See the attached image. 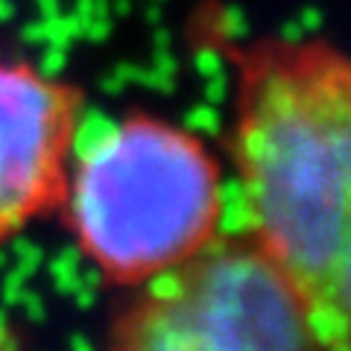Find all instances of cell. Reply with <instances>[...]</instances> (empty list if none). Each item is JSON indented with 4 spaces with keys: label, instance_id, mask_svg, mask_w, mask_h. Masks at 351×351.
Here are the masks:
<instances>
[{
    "label": "cell",
    "instance_id": "1",
    "mask_svg": "<svg viewBox=\"0 0 351 351\" xmlns=\"http://www.w3.org/2000/svg\"><path fill=\"white\" fill-rule=\"evenodd\" d=\"M237 173L246 232L304 295L316 348H348L351 71L325 44L267 47L243 76Z\"/></svg>",
    "mask_w": 351,
    "mask_h": 351
},
{
    "label": "cell",
    "instance_id": "4",
    "mask_svg": "<svg viewBox=\"0 0 351 351\" xmlns=\"http://www.w3.org/2000/svg\"><path fill=\"white\" fill-rule=\"evenodd\" d=\"M76 100L21 64H0V237L62 191Z\"/></svg>",
    "mask_w": 351,
    "mask_h": 351
},
{
    "label": "cell",
    "instance_id": "3",
    "mask_svg": "<svg viewBox=\"0 0 351 351\" xmlns=\"http://www.w3.org/2000/svg\"><path fill=\"white\" fill-rule=\"evenodd\" d=\"M114 325L120 348H316L304 295L252 232H214L199 249L141 281Z\"/></svg>",
    "mask_w": 351,
    "mask_h": 351
},
{
    "label": "cell",
    "instance_id": "2",
    "mask_svg": "<svg viewBox=\"0 0 351 351\" xmlns=\"http://www.w3.org/2000/svg\"><path fill=\"white\" fill-rule=\"evenodd\" d=\"M62 188L82 249L120 281L191 255L223 214L214 158L152 117H76Z\"/></svg>",
    "mask_w": 351,
    "mask_h": 351
}]
</instances>
